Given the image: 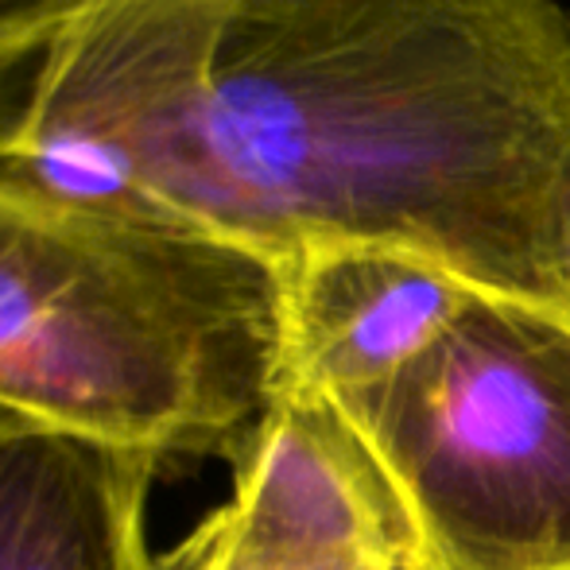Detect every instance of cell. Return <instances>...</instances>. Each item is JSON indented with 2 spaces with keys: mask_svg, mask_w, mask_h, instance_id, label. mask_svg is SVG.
Masks as SVG:
<instances>
[{
  "mask_svg": "<svg viewBox=\"0 0 570 570\" xmlns=\"http://www.w3.org/2000/svg\"><path fill=\"white\" fill-rule=\"evenodd\" d=\"M156 470L159 458L67 431L0 439V570H159Z\"/></svg>",
  "mask_w": 570,
  "mask_h": 570,
  "instance_id": "5",
  "label": "cell"
},
{
  "mask_svg": "<svg viewBox=\"0 0 570 570\" xmlns=\"http://www.w3.org/2000/svg\"><path fill=\"white\" fill-rule=\"evenodd\" d=\"M559 311H563V315L570 318V299H567V303H563V307H559Z\"/></svg>",
  "mask_w": 570,
  "mask_h": 570,
  "instance_id": "10",
  "label": "cell"
},
{
  "mask_svg": "<svg viewBox=\"0 0 570 570\" xmlns=\"http://www.w3.org/2000/svg\"><path fill=\"white\" fill-rule=\"evenodd\" d=\"M55 4H59V0H0V36L12 31L16 23L36 20L39 12H47V8H55Z\"/></svg>",
  "mask_w": 570,
  "mask_h": 570,
  "instance_id": "8",
  "label": "cell"
},
{
  "mask_svg": "<svg viewBox=\"0 0 570 570\" xmlns=\"http://www.w3.org/2000/svg\"><path fill=\"white\" fill-rule=\"evenodd\" d=\"M559 0H59L0 36V183L272 264L392 245L556 307Z\"/></svg>",
  "mask_w": 570,
  "mask_h": 570,
  "instance_id": "1",
  "label": "cell"
},
{
  "mask_svg": "<svg viewBox=\"0 0 570 570\" xmlns=\"http://www.w3.org/2000/svg\"><path fill=\"white\" fill-rule=\"evenodd\" d=\"M396 485L423 570H570V318L473 287L420 361L338 400Z\"/></svg>",
  "mask_w": 570,
  "mask_h": 570,
  "instance_id": "3",
  "label": "cell"
},
{
  "mask_svg": "<svg viewBox=\"0 0 570 570\" xmlns=\"http://www.w3.org/2000/svg\"><path fill=\"white\" fill-rule=\"evenodd\" d=\"M284 384L350 400L431 350L470 303L458 272L392 245H331L279 264Z\"/></svg>",
  "mask_w": 570,
  "mask_h": 570,
  "instance_id": "4",
  "label": "cell"
},
{
  "mask_svg": "<svg viewBox=\"0 0 570 570\" xmlns=\"http://www.w3.org/2000/svg\"><path fill=\"white\" fill-rule=\"evenodd\" d=\"M28 431H43L36 428L31 420H23V415H12L0 407V439H16V435H28Z\"/></svg>",
  "mask_w": 570,
  "mask_h": 570,
  "instance_id": "9",
  "label": "cell"
},
{
  "mask_svg": "<svg viewBox=\"0 0 570 570\" xmlns=\"http://www.w3.org/2000/svg\"><path fill=\"white\" fill-rule=\"evenodd\" d=\"M159 570H342L311 559L287 556V551L264 548L248 535L233 532L226 520L214 512L190 532L187 543L159 559Z\"/></svg>",
  "mask_w": 570,
  "mask_h": 570,
  "instance_id": "6",
  "label": "cell"
},
{
  "mask_svg": "<svg viewBox=\"0 0 570 570\" xmlns=\"http://www.w3.org/2000/svg\"><path fill=\"white\" fill-rule=\"evenodd\" d=\"M279 384V264L0 183L4 412L159 462H233Z\"/></svg>",
  "mask_w": 570,
  "mask_h": 570,
  "instance_id": "2",
  "label": "cell"
},
{
  "mask_svg": "<svg viewBox=\"0 0 570 570\" xmlns=\"http://www.w3.org/2000/svg\"><path fill=\"white\" fill-rule=\"evenodd\" d=\"M551 272H556V307L570 299V167L563 190H559V214H556V253H551Z\"/></svg>",
  "mask_w": 570,
  "mask_h": 570,
  "instance_id": "7",
  "label": "cell"
}]
</instances>
